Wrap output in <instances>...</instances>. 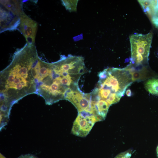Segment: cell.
I'll return each instance as SVG.
<instances>
[{
  "label": "cell",
  "instance_id": "cell-1",
  "mask_svg": "<svg viewBox=\"0 0 158 158\" xmlns=\"http://www.w3.org/2000/svg\"><path fill=\"white\" fill-rule=\"evenodd\" d=\"M98 76L99 80L92 92L110 106L119 102L133 83L126 68H107L100 72Z\"/></svg>",
  "mask_w": 158,
  "mask_h": 158
},
{
  "label": "cell",
  "instance_id": "cell-2",
  "mask_svg": "<svg viewBox=\"0 0 158 158\" xmlns=\"http://www.w3.org/2000/svg\"><path fill=\"white\" fill-rule=\"evenodd\" d=\"M152 37V32L145 35L133 34L130 37L132 66H143L148 62Z\"/></svg>",
  "mask_w": 158,
  "mask_h": 158
},
{
  "label": "cell",
  "instance_id": "cell-3",
  "mask_svg": "<svg viewBox=\"0 0 158 158\" xmlns=\"http://www.w3.org/2000/svg\"><path fill=\"white\" fill-rule=\"evenodd\" d=\"M78 114L74 121L72 133L81 137L86 136L97 122L102 121L98 116L89 112L82 111Z\"/></svg>",
  "mask_w": 158,
  "mask_h": 158
},
{
  "label": "cell",
  "instance_id": "cell-4",
  "mask_svg": "<svg viewBox=\"0 0 158 158\" xmlns=\"http://www.w3.org/2000/svg\"><path fill=\"white\" fill-rule=\"evenodd\" d=\"M19 18L20 31L24 35L28 44H34L37 28V23L24 13Z\"/></svg>",
  "mask_w": 158,
  "mask_h": 158
},
{
  "label": "cell",
  "instance_id": "cell-5",
  "mask_svg": "<svg viewBox=\"0 0 158 158\" xmlns=\"http://www.w3.org/2000/svg\"><path fill=\"white\" fill-rule=\"evenodd\" d=\"M152 23L158 27V0H138Z\"/></svg>",
  "mask_w": 158,
  "mask_h": 158
},
{
  "label": "cell",
  "instance_id": "cell-6",
  "mask_svg": "<svg viewBox=\"0 0 158 158\" xmlns=\"http://www.w3.org/2000/svg\"><path fill=\"white\" fill-rule=\"evenodd\" d=\"M92 98L95 101L94 107V114L103 121L106 116L110 106L105 101L98 98L94 95H92Z\"/></svg>",
  "mask_w": 158,
  "mask_h": 158
},
{
  "label": "cell",
  "instance_id": "cell-7",
  "mask_svg": "<svg viewBox=\"0 0 158 158\" xmlns=\"http://www.w3.org/2000/svg\"><path fill=\"white\" fill-rule=\"evenodd\" d=\"M1 4L14 15L20 16L24 13L22 10L21 3L15 0H1Z\"/></svg>",
  "mask_w": 158,
  "mask_h": 158
},
{
  "label": "cell",
  "instance_id": "cell-8",
  "mask_svg": "<svg viewBox=\"0 0 158 158\" xmlns=\"http://www.w3.org/2000/svg\"><path fill=\"white\" fill-rule=\"evenodd\" d=\"M146 90L153 95H158V78H152L148 80L145 84Z\"/></svg>",
  "mask_w": 158,
  "mask_h": 158
},
{
  "label": "cell",
  "instance_id": "cell-9",
  "mask_svg": "<svg viewBox=\"0 0 158 158\" xmlns=\"http://www.w3.org/2000/svg\"><path fill=\"white\" fill-rule=\"evenodd\" d=\"M78 0H62V2L67 10L76 11Z\"/></svg>",
  "mask_w": 158,
  "mask_h": 158
},
{
  "label": "cell",
  "instance_id": "cell-10",
  "mask_svg": "<svg viewBox=\"0 0 158 158\" xmlns=\"http://www.w3.org/2000/svg\"><path fill=\"white\" fill-rule=\"evenodd\" d=\"M19 73L20 75L22 78L26 79L28 76V71L26 68L24 66L21 67Z\"/></svg>",
  "mask_w": 158,
  "mask_h": 158
},
{
  "label": "cell",
  "instance_id": "cell-11",
  "mask_svg": "<svg viewBox=\"0 0 158 158\" xmlns=\"http://www.w3.org/2000/svg\"><path fill=\"white\" fill-rule=\"evenodd\" d=\"M40 73L44 78L49 75V68H47L44 67H42L41 68Z\"/></svg>",
  "mask_w": 158,
  "mask_h": 158
},
{
  "label": "cell",
  "instance_id": "cell-12",
  "mask_svg": "<svg viewBox=\"0 0 158 158\" xmlns=\"http://www.w3.org/2000/svg\"><path fill=\"white\" fill-rule=\"evenodd\" d=\"M21 67L20 65L19 64L16 65L13 69L11 71L10 74L16 75L19 72Z\"/></svg>",
  "mask_w": 158,
  "mask_h": 158
},
{
  "label": "cell",
  "instance_id": "cell-13",
  "mask_svg": "<svg viewBox=\"0 0 158 158\" xmlns=\"http://www.w3.org/2000/svg\"><path fill=\"white\" fill-rule=\"evenodd\" d=\"M41 68L40 63L39 62H38L37 63L34 68V71L36 73V75L40 73Z\"/></svg>",
  "mask_w": 158,
  "mask_h": 158
},
{
  "label": "cell",
  "instance_id": "cell-14",
  "mask_svg": "<svg viewBox=\"0 0 158 158\" xmlns=\"http://www.w3.org/2000/svg\"><path fill=\"white\" fill-rule=\"evenodd\" d=\"M16 75H15L9 74L8 80H7V84H9L13 83L15 79Z\"/></svg>",
  "mask_w": 158,
  "mask_h": 158
},
{
  "label": "cell",
  "instance_id": "cell-15",
  "mask_svg": "<svg viewBox=\"0 0 158 158\" xmlns=\"http://www.w3.org/2000/svg\"><path fill=\"white\" fill-rule=\"evenodd\" d=\"M17 158H38L35 156L30 154L21 155Z\"/></svg>",
  "mask_w": 158,
  "mask_h": 158
},
{
  "label": "cell",
  "instance_id": "cell-16",
  "mask_svg": "<svg viewBox=\"0 0 158 158\" xmlns=\"http://www.w3.org/2000/svg\"><path fill=\"white\" fill-rule=\"evenodd\" d=\"M41 88L43 90L48 92L50 89V86L45 84H42L40 86Z\"/></svg>",
  "mask_w": 158,
  "mask_h": 158
},
{
  "label": "cell",
  "instance_id": "cell-17",
  "mask_svg": "<svg viewBox=\"0 0 158 158\" xmlns=\"http://www.w3.org/2000/svg\"><path fill=\"white\" fill-rule=\"evenodd\" d=\"M21 82V80L19 78H17L14 80L13 83L15 85L19 84Z\"/></svg>",
  "mask_w": 158,
  "mask_h": 158
},
{
  "label": "cell",
  "instance_id": "cell-18",
  "mask_svg": "<svg viewBox=\"0 0 158 158\" xmlns=\"http://www.w3.org/2000/svg\"><path fill=\"white\" fill-rule=\"evenodd\" d=\"M24 86H27V81L26 79L24 78L21 79V82L20 83Z\"/></svg>",
  "mask_w": 158,
  "mask_h": 158
},
{
  "label": "cell",
  "instance_id": "cell-19",
  "mask_svg": "<svg viewBox=\"0 0 158 158\" xmlns=\"http://www.w3.org/2000/svg\"><path fill=\"white\" fill-rule=\"evenodd\" d=\"M24 86L23 85L20 83L19 84L16 85V89H18L20 90L22 89Z\"/></svg>",
  "mask_w": 158,
  "mask_h": 158
},
{
  "label": "cell",
  "instance_id": "cell-20",
  "mask_svg": "<svg viewBox=\"0 0 158 158\" xmlns=\"http://www.w3.org/2000/svg\"><path fill=\"white\" fill-rule=\"evenodd\" d=\"M126 95L128 97H130L131 95V92L130 89H128L126 91Z\"/></svg>",
  "mask_w": 158,
  "mask_h": 158
},
{
  "label": "cell",
  "instance_id": "cell-21",
  "mask_svg": "<svg viewBox=\"0 0 158 158\" xmlns=\"http://www.w3.org/2000/svg\"><path fill=\"white\" fill-rule=\"evenodd\" d=\"M0 158H6L1 153H0Z\"/></svg>",
  "mask_w": 158,
  "mask_h": 158
},
{
  "label": "cell",
  "instance_id": "cell-22",
  "mask_svg": "<svg viewBox=\"0 0 158 158\" xmlns=\"http://www.w3.org/2000/svg\"><path fill=\"white\" fill-rule=\"evenodd\" d=\"M157 156L158 157V146L157 148Z\"/></svg>",
  "mask_w": 158,
  "mask_h": 158
}]
</instances>
